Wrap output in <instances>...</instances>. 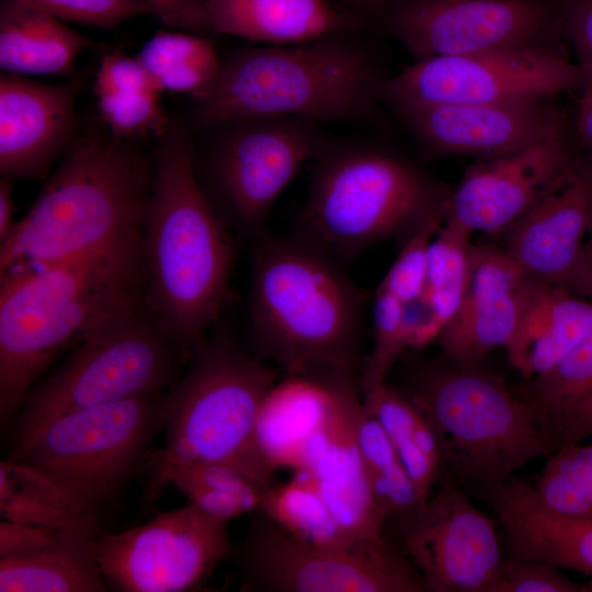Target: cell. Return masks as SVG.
Wrapping results in <instances>:
<instances>
[{
  "mask_svg": "<svg viewBox=\"0 0 592 592\" xmlns=\"http://www.w3.org/2000/svg\"><path fill=\"white\" fill-rule=\"evenodd\" d=\"M136 58L161 93H189L193 99L214 82L223 64L207 38L174 31H158Z\"/></svg>",
  "mask_w": 592,
  "mask_h": 592,
  "instance_id": "30",
  "label": "cell"
},
{
  "mask_svg": "<svg viewBox=\"0 0 592 592\" xmlns=\"http://www.w3.org/2000/svg\"><path fill=\"white\" fill-rule=\"evenodd\" d=\"M94 550L110 590L184 592L198 589L232 546L228 522L189 502L141 525L102 532Z\"/></svg>",
  "mask_w": 592,
  "mask_h": 592,
  "instance_id": "14",
  "label": "cell"
},
{
  "mask_svg": "<svg viewBox=\"0 0 592 592\" xmlns=\"http://www.w3.org/2000/svg\"><path fill=\"white\" fill-rule=\"evenodd\" d=\"M90 535L64 531L35 551L0 558L1 592H106Z\"/></svg>",
  "mask_w": 592,
  "mask_h": 592,
  "instance_id": "27",
  "label": "cell"
},
{
  "mask_svg": "<svg viewBox=\"0 0 592 592\" xmlns=\"http://www.w3.org/2000/svg\"><path fill=\"white\" fill-rule=\"evenodd\" d=\"M592 228V180L571 166L505 231V252L530 277L565 287Z\"/></svg>",
  "mask_w": 592,
  "mask_h": 592,
  "instance_id": "21",
  "label": "cell"
},
{
  "mask_svg": "<svg viewBox=\"0 0 592 592\" xmlns=\"http://www.w3.org/2000/svg\"><path fill=\"white\" fill-rule=\"evenodd\" d=\"M14 200L11 180L1 178L0 180V242L10 234L14 220Z\"/></svg>",
  "mask_w": 592,
  "mask_h": 592,
  "instance_id": "48",
  "label": "cell"
},
{
  "mask_svg": "<svg viewBox=\"0 0 592 592\" xmlns=\"http://www.w3.org/2000/svg\"><path fill=\"white\" fill-rule=\"evenodd\" d=\"M64 22L113 30L135 16L152 13L145 0H20Z\"/></svg>",
  "mask_w": 592,
  "mask_h": 592,
  "instance_id": "39",
  "label": "cell"
},
{
  "mask_svg": "<svg viewBox=\"0 0 592 592\" xmlns=\"http://www.w3.org/2000/svg\"><path fill=\"white\" fill-rule=\"evenodd\" d=\"M581 68L547 45L420 58L384 79L382 100L396 112L451 103L548 100L579 89Z\"/></svg>",
  "mask_w": 592,
  "mask_h": 592,
  "instance_id": "13",
  "label": "cell"
},
{
  "mask_svg": "<svg viewBox=\"0 0 592 592\" xmlns=\"http://www.w3.org/2000/svg\"><path fill=\"white\" fill-rule=\"evenodd\" d=\"M64 21L20 0L0 5V67L3 72L75 76L78 56L91 46Z\"/></svg>",
  "mask_w": 592,
  "mask_h": 592,
  "instance_id": "26",
  "label": "cell"
},
{
  "mask_svg": "<svg viewBox=\"0 0 592 592\" xmlns=\"http://www.w3.org/2000/svg\"><path fill=\"white\" fill-rule=\"evenodd\" d=\"M292 235L343 264L388 238L405 240L447 212L449 197L409 160L358 144L320 145Z\"/></svg>",
  "mask_w": 592,
  "mask_h": 592,
  "instance_id": "7",
  "label": "cell"
},
{
  "mask_svg": "<svg viewBox=\"0 0 592 592\" xmlns=\"http://www.w3.org/2000/svg\"><path fill=\"white\" fill-rule=\"evenodd\" d=\"M357 441L369 490L379 511L388 517H400L414 511L420 502L418 491L391 440L363 406Z\"/></svg>",
  "mask_w": 592,
  "mask_h": 592,
  "instance_id": "33",
  "label": "cell"
},
{
  "mask_svg": "<svg viewBox=\"0 0 592 592\" xmlns=\"http://www.w3.org/2000/svg\"><path fill=\"white\" fill-rule=\"evenodd\" d=\"M249 250L250 352L284 375L320 368L360 375L368 294L345 264L292 234L270 231Z\"/></svg>",
  "mask_w": 592,
  "mask_h": 592,
  "instance_id": "2",
  "label": "cell"
},
{
  "mask_svg": "<svg viewBox=\"0 0 592 592\" xmlns=\"http://www.w3.org/2000/svg\"><path fill=\"white\" fill-rule=\"evenodd\" d=\"M348 33L234 52L194 98L193 122L204 129L252 116H296L318 124L371 117L384 79L371 50Z\"/></svg>",
  "mask_w": 592,
  "mask_h": 592,
  "instance_id": "6",
  "label": "cell"
},
{
  "mask_svg": "<svg viewBox=\"0 0 592 592\" xmlns=\"http://www.w3.org/2000/svg\"><path fill=\"white\" fill-rule=\"evenodd\" d=\"M560 26L581 68L592 67V0H558Z\"/></svg>",
  "mask_w": 592,
  "mask_h": 592,
  "instance_id": "42",
  "label": "cell"
},
{
  "mask_svg": "<svg viewBox=\"0 0 592 592\" xmlns=\"http://www.w3.org/2000/svg\"><path fill=\"white\" fill-rule=\"evenodd\" d=\"M526 276L504 249L473 246L463 300L437 338L447 361L477 366L489 352L506 345Z\"/></svg>",
  "mask_w": 592,
  "mask_h": 592,
  "instance_id": "22",
  "label": "cell"
},
{
  "mask_svg": "<svg viewBox=\"0 0 592 592\" xmlns=\"http://www.w3.org/2000/svg\"><path fill=\"white\" fill-rule=\"evenodd\" d=\"M163 24L184 31H204L202 0H145Z\"/></svg>",
  "mask_w": 592,
  "mask_h": 592,
  "instance_id": "45",
  "label": "cell"
},
{
  "mask_svg": "<svg viewBox=\"0 0 592 592\" xmlns=\"http://www.w3.org/2000/svg\"><path fill=\"white\" fill-rule=\"evenodd\" d=\"M193 145L196 180L236 240L250 246L270 232L271 212L321 145L318 123L296 116H252L204 128Z\"/></svg>",
  "mask_w": 592,
  "mask_h": 592,
  "instance_id": "11",
  "label": "cell"
},
{
  "mask_svg": "<svg viewBox=\"0 0 592 592\" xmlns=\"http://www.w3.org/2000/svg\"><path fill=\"white\" fill-rule=\"evenodd\" d=\"M237 549L241 590L258 592H428L389 540L334 546L296 537L259 511Z\"/></svg>",
  "mask_w": 592,
  "mask_h": 592,
  "instance_id": "12",
  "label": "cell"
},
{
  "mask_svg": "<svg viewBox=\"0 0 592 592\" xmlns=\"http://www.w3.org/2000/svg\"><path fill=\"white\" fill-rule=\"evenodd\" d=\"M236 241L196 180L187 127L171 118L152 153L141 226L144 299L190 354L221 318Z\"/></svg>",
  "mask_w": 592,
  "mask_h": 592,
  "instance_id": "1",
  "label": "cell"
},
{
  "mask_svg": "<svg viewBox=\"0 0 592 592\" xmlns=\"http://www.w3.org/2000/svg\"><path fill=\"white\" fill-rule=\"evenodd\" d=\"M257 511L298 538L326 545L364 544L346 535L321 500L309 475L298 469L292 480L270 483L260 492ZM386 542V540H385Z\"/></svg>",
  "mask_w": 592,
  "mask_h": 592,
  "instance_id": "32",
  "label": "cell"
},
{
  "mask_svg": "<svg viewBox=\"0 0 592 592\" xmlns=\"http://www.w3.org/2000/svg\"><path fill=\"white\" fill-rule=\"evenodd\" d=\"M81 83V76L57 84L0 76L1 177L34 180L48 173L77 138L75 104Z\"/></svg>",
  "mask_w": 592,
  "mask_h": 592,
  "instance_id": "20",
  "label": "cell"
},
{
  "mask_svg": "<svg viewBox=\"0 0 592 592\" xmlns=\"http://www.w3.org/2000/svg\"><path fill=\"white\" fill-rule=\"evenodd\" d=\"M592 392V327L554 365L531 378L520 395L546 419Z\"/></svg>",
  "mask_w": 592,
  "mask_h": 592,
  "instance_id": "35",
  "label": "cell"
},
{
  "mask_svg": "<svg viewBox=\"0 0 592 592\" xmlns=\"http://www.w3.org/2000/svg\"><path fill=\"white\" fill-rule=\"evenodd\" d=\"M388 24L419 59L543 46L561 31L558 0H398Z\"/></svg>",
  "mask_w": 592,
  "mask_h": 592,
  "instance_id": "15",
  "label": "cell"
},
{
  "mask_svg": "<svg viewBox=\"0 0 592 592\" xmlns=\"http://www.w3.org/2000/svg\"><path fill=\"white\" fill-rule=\"evenodd\" d=\"M559 448L592 436V392L545 419Z\"/></svg>",
  "mask_w": 592,
  "mask_h": 592,
  "instance_id": "43",
  "label": "cell"
},
{
  "mask_svg": "<svg viewBox=\"0 0 592 592\" xmlns=\"http://www.w3.org/2000/svg\"><path fill=\"white\" fill-rule=\"evenodd\" d=\"M372 332L373 345L358 375L361 388L386 382L396 362L409 348L406 304L378 287L372 304Z\"/></svg>",
  "mask_w": 592,
  "mask_h": 592,
  "instance_id": "36",
  "label": "cell"
},
{
  "mask_svg": "<svg viewBox=\"0 0 592 592\" xmlns=\"http://www.w3.org/2000/svg\"><path fill=\"white\" fill-rule=\"evenodd\" d=\"M190 356L162 330L145 299L130 304L84 333L30 390L15 435L62 413L164 392Z\"/></svg>",
  "mask_w": 592,
  "mask_h": 592,
  "instance_id": "9",
  "label": "cell"
},
{
  "mask_svg": "<svg viewBox=\"0 0 592 592\" xmlns=\"http://www.w3.org/2000/svg\"><path fill=\"white\" fill-rule=\"evenodd\" d=\"M512 557L592 576V515H563L542 506L532 485L510 477L487 490Z\"/></svg>",
  "mask_w": 592,
  "mask_h": 592,
  "instance_id": "23",
  "label": "cell"
},
{
  "mask_svg": "<svg viewBox=\"0 0 592 592\" xmlns=\"http://www.w3.org/2000/svg\"><path fill=\"white\" fill-rule=\"evenodd\" d=\"M446 213L428 219L403 240L399 254L377 286L378 288L388 292L405 304L423 296L429 247L444 221Z\"/></svg>",
  "mask_w": 592,
  "mask_h": 592,
  "instance_id": "38",
  "label": "cell"
},
{
  "mask_svg": "<svg viewBox=\"0 0 592 592\" xmlns=\"http://www.w3.org/2000/svg\"><path fill=\"white\" fill-rule=\"evenodd\" d=\"M355 4L368 12L380 11L388 0H353Z\"/></svg>",
  "mask_w": 592,
  "mask_h": 592,
  "instance_id": "49",
  "label": "cell"
},
{
  "mask_svg": "<svg viewBox=\"0 0 592 592\" xmlns=\"http://www.w3.org/2000/svg\"><path fill=\"white\" fill-rule=\"evenodd\" d=\"M395 387L434 424L445 468L462 481L492 489L559 448L536 408L479 365L415 363Z\"/></svg>",
  "mask_w": 592,
  "mask_h": 592,
  "instance_id": "8",
  "label": "cell"
},
{
  "mask_svg": "<svg viewBox=\"0 0 592 592\" xmlns=\"http://www.w3.org/2000/svg\"><path fill=\"white\" fill-rule=\"evenodd\" d=\"M160 94L145 90L96 95L98 109L109 134L123 140L161 136L171 118L160 102Z\"/></svg>",
  "mask_w": 592,
  "mask_h": 592,
  "instance_id": "37",
  "label": "cell"
},
{
  "mask_svg": "<svg viewBox=\"0 0 592 592\" xmlns=\"http://www.w3.org/2000/svg\"><path fill=\"white\" fill-rule=\"evenodd\" d=\"M362 410L358 375L331 369L322 419L307 441L297 468L306 471L337 524L352 539L382 543L385 519L367 482L357 441Z\"/></svg>",
  "mask_w": 592,
  "mask_h": 592,
  "instance_id": "17",
  "label": "cell"
},
{
  "mask_svg": "<svg viewBox=\"0 0 592 592\" xmlns=\"http://www.w3.org/2000/svg\"><path fill=\"white\" fill-rule=\"evenodd\" d=\"M160 90L136 57L114 50L106 54L100 62L94 92L95 95L123 92ZM161 93V92H160Z\"/></svg>",
  "mask_w": 592,
  "mask_h": 592,
  "instance_id": "41",
  "label": "cell"
},
{
  "mask_svg": "<svg viewBox=\"0 0 592 592\" xmlns=\"http://www.w3.org/2000/svg\"><path fill=\"white\" fill-rule=\"evenodd\" d=\"M402 551L432 592H493L504 567L493 520L445 480L401 526Z\"/></svg>",
  "mask_w": 592,
  "mask_h": 592,
  "instance_id": "16",
  "label": "cell"
},
{
  "mask_svg": "<svg viewBox=\"0 0 592 592\" xmlns=\"http://www.w3.org/2000/svg\"><path fill=\"white\" fill-rule=\"evenodd\" d=\"M167 409L164 391L62 413L14 435L9 459L99 513L145 459Z\"/></svg>",
  "mask_w": 592,
  "mask_h": 592,
  "instance_id": "10",
  "label": "cell"
},
{
  "mask_svg": "<svg viewBox=\"0 0 592 592\" xmlns=\"http://www.w3.org/2000/svg\"><path fill=\"white\" fill-rule=\"evenodd\" d=\"M362 406L383 426L424 504L445 467L443 442L424 412L386 382L361 388Z\"/></svg>",
  "mask_w": 592,
  "mask_h": 592,
  "instance_id": "28",
  "label": "cell"
},
{
  "mask_svg": "<svg viewBox=\"0 0 592 592\" xmlns=\"http://www.w3.org/2000/svg\"><path fill=\"white\" fill-rule=\"evenodd\" d=\"M429 149L497 157L562 132V118L546 100L512 103H451L397 112Z\"/></svg>",
  "mask_w": 592,
  "mask_h": 592,
  "instance_id": "19",
  "label": "cell"
},
{
  "mask_svg": "<svg viewBox=\"0 0 592 592\" xmlns=\"http://www.w3.org/2000/svg\"><path fill=\"white\" fill-rule=\"evenodd\" d=\"M486 159L464 174L446 216L491 235L505 232L570 167L562 132Z\"/></svg>",
  "mask_w": 592,
  "mask_h": 592,
  "instance_id": "18",
  "label": "cell"
},
{
  "mask_svg": "<svg viewBox=\"0 0 592 592\" xmlns=\"http://www.w3.org/2000/svg\"><path fill=\"white\" fill-rule=\"evenodd\" d=\"M278 369L255 357L223 317L192 350L185 374L166 391L164 443L151 457L145 501L153 503L169 473L195 463L227 464L261 490L276 466L258 435L261 410Z\"/></svg>",
  "mask_w": 592,
  "mask_h": 592,
  "instance_id": "4",
  "label": "cell"
},
{
  "mask_svg": "<svg viewBox=\"0 0 592 592\" xmlns=\"http://www.w3.org/2000/svg\"><path fill=\"white\" fill-rule=\"evenodd\" d=\"M64 530L8 520L0 522V558L25 555L55 542Z\"/></svg>",
  "mask_w": 592,
  "mask_h": 592,
  "instance_id": "44",
  "label": "cell"
},
{
  "mask_svg": "<svg viewBox=\"0 0 592 592\" xmlns=\"http://www.w3.org/2000/svg\"><path fill=\"white\" fill-rule=\"evenodd\" d=\"M493 592H592V580L576 582L550 563L511 557Z\"/></svg>",
  "mask_w": 592,
  "mask_h": 592,
  "instance_id": "40",
  "label": "cell"
},
{
  "mask_svg": "<svg viewBox=\"0 0 592 592\" xmlns=\"http://www.w3.org/2000/svg\"><path fill=\"white\" fill-rule=\"evenodd\" d=\"M0 515L95 538L103 532L99 513L77 502L43 474L9 458L0 463Z\"/></svg>",
  "mask_w": 592,
  "mask_h": 592,
  "instance_id": "29",
  "label": "cell"
},
{
  "mask_svg": "<svg viewBox=\"0 0 592 592\" xmlns=\"http://www.w3.org/2000/svg\"><path fill=\"white\" fill-rule=\"evenodd\" d=\"M591 327V300L526 276L516 327L504 349L510 363L530 380L554 365Z\"/></svg>",
  "mask_w": 592,
  "mask_h": 592,
  "instance_id": "25",
  "label": "cell"
},
{
  "mask_svg": "<svg viewBox=\"0 0 592 592\" xmlns=\"http://www.w3.org/2000/svg\"><path fill=\"white\" fill-rule=\"evenodd\" d=\"M144 299L141 237L0 273V420L19 411L60 353Z\"/></svg>",
  "mask_w": 592,
  "mask_h": 592,
  "instance_id": "3",
  "label": "cell"
},
{
  "mask_svg": "<svg viewBox=\"0 0 592 592\" xmlns=\"http://www.w3.org/2000/svg\"><path fill=\"white\" fill-rule=\"evenodd\" d=\"M565 288L582 298H592V235L585 241Z\"/></svg>",
  "mask_w": 592,
  "mask_h": 592,
  "instance_id": "46",
  "label": "cell"
},
{
  "mask_svg": "<svg viewBox=\"0 0 592 592\" xmlns=\"http://www.w3.org/2000/svg\"><path fill=\"white\" fill-rule=\"evenodd\" d=\"M581 73L577 129L583 143L592 147V67L581 68Z\"/></svg>",
  "mask_w": 592,
  "mask_h": 592,
  "instance_id": "47",
  "label": "cell"
},
{
  "mask_svg": "<svg viewBox=\"0 0 592 592\" xmlns=\"http://www.w3.org/2000/svg\"><path fill=\"white\" fill-rule=\"evenodd\" d=\"M204 31L295 45L358 30L362 21L328 0H202Z\"/></svg>",
  "mask_w": 592,
  "mask_h": 592,
  "instance_id": "24",
  "label": "cell"
},
{
  "mask_svg": "<svg viewBox=\"0 0 592 592\" xmlns=\"http://www.w3.org/2000/svg\"><path fill=\"white\" fill-rule=\"evenodd\" d=\"M474 231L448 216L433 237L423 296L439 338L458 309L468 282Z\"/></svg>",
  "mask_w": 592,
  "mask_h": 592,
  "instance_id": "31",
  "label": "cell"
},
{
  "mask_svg": "<svg viewBox=\"0 0 592 592\" xmlns=\"http://www.w3.org/2000/svg\"><path fill=\"white\" fill-rule=\"evenodd\" d=\"M152 155L135 140L77 137L29 212L0 242V273L141 237Z\"/></svg>",
  "mask_w": 592,
  "mask_h": 592,
  "instance_id": "5",
  "label": "cell"
},
{
  "mask_svg": "<svg viewBox=\"0 0 592 592\" xmlns=\"http://www.w3.org/2000/svg\"><path fill=\"white\" fill-rule=\"evenodd\" d=\"M547 458L532 486L535 500L555 513L592 515V444H569Z\"/></svg>",
  "mask_w": 592,
  "mask_h": 592,
  "instance_id": "34",
  "label": "cell"
}]
</instances>
